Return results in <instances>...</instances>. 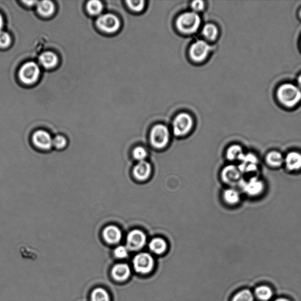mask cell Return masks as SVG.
Wrapping results in <instances>:
<instances>
[{
	"mask_svg": "<svg viewBox=\"0 0 301 301\" xmlns=\"http://www.w3.org/2000/svg\"><path fill=\"white\" fill-rule=\"evenodd\" d=\"M201 18L196 12H187L181 14L177 21V27L183 33L190 34L196 32L200 27Z\"/></svg>",
	"mask_w": 301,
	"mask_h": 301,
	"instance_id": "1",
	"label": "cell"
},
{
	"mask_svg": "<svg viewBox=\"0 0 301 301\" xmlns=\"http://www.w3.org/2000/svg\"><path fill=\"white\" fill-rule=\"evenodd\" d=\"M278 99L285 105L293 106L301 99V91L293 84H284L278 91Z\"/></svg>",
	"mask_w": 301,
	"mask_h": 301,
	"instance_id": "2",
	"label": "cell"
},
{
	"mask_svg": "<svg viewBox=\"0 0 301 301\" xmlns=\"http://www.w3.org/2000/svg\"><path fill=\"white\" fill-rule=\"evenodd\" d=\"M150 140L155 148L166 147L169 141V131L166 126L162 124L154 126L151 131Z\"/></svg>",
	"mask_w": 301,
	"mask_h": 301,
	"instance_id": "3",
	"label": "cell"
},
{
	"mask_svg": "<svg viewBox=\"0 0 301 301\" xmlns=\"http://www.w3.org/2000/svg\"><path fill=\"white\" fill-rule=\"evenodd\" d=\"M40 74V70L38 65L34 62H28L21 67L19 76L22 83L31 85L37 82Z\"/></svg>",
	"mask_w": 301,
	"mask_h": 301,
	"instance_id": "4",
	"label": "cell"
},
{
	"mask_svg": "<svg viewBox=\"0 0 301 301\" xmlns=\"http://www.w3.org/2000/svg\"><path fill=\"white\" fill-rule=\"evenodd\" d=\"M193 124L192 116L186 113H181L175 118L173 122L174 134L178 137L186 135L192 129Z\"/></svg>",
	"mask_w": 301,
	"mask_h": 301,
	"instance_id": "5",
	"label": "cell"
},
{
	"mask_svg": "<svg viewBox=\"0 0 301 301\" xmlns=\"http://www.w3.org/2000/svg\"><path fill=\"white\" fill-rule=\"evenodd\" d=\"M97 25L103 32L114 33L120 27V21L115 15L106 14L100 16L97 19Z\"/></svg>",
	"mask_w": 301,
	"mask_h": 301,
	"instance_id": "6",
	"label": "cell"
},
{
	"mask_svg": "<svg viewBox=\"0 0 301 301\" xmlns=\"http://www.w3.org/2000/svg\"><path fill=\"white\" fill-rule=\"evenodd\" d=\"M32 141L34 146L41 151H48L53 148V138L44 130L35 131L32 135Z\"/></svg>",
	"mask_w": 301,
	"mask_h": 301,
	"instance_id": "7",
	"label": "cell"
},
{
	"mask_svg": "<svg viewBox=\"0 0 301 301\" xmlns=\"http://www.w3.org/2000/svg\"><path fill=\"white\" fill-rule=\"evenodd\" d=\"M134 269L138 273L146 274L153 270L154 261L151 255L148 253H140L133 260Z\"/></svg>",
	"mask_w": 301,
	"mask_h": 301,
	"instance_id": "8",
	"label": "cell"
},
{
	"mask_svg": "<svg viewBox=\"0 0 301 301\" xmlns=\"http://www.w3.org/2000/svg\"><path fill=\"white\" fill-rule=\"evenodd\" d=\"M211 47L205 41L199 40L194 43L190 50L191 58L196 62H202L209 54Z\"/></svg>",
	"mask_w": 301,
	"mask_h": 301,
	"instance_id": "9",
	"label": "cell"
},
{
	"mask_svg": "<svg viewBox=\"0 0 301 301\" xmlns=\"http://www.w3.org/2000/svg\"><path fill=\"white\" fill-rule=\"evenodd\" d=\"M146 242V236L144 233L135 229L129 233L127 238V248L131 251L140 250Z\"/></svg>",
	"mask_w": 301,
	"mask_h": 301,
	"instance_id": "10",
	"label": "cell"
},
{
	"mask_svg": "<svg viewBox=\"0 0 301 301\" xmlns=\"http://www.w3.org/2000/svg\"><path fill=\"white\" fill-rule=\"evenodd\" d=\"M244 192L251 196H257L263 192L264 184L256 177L252 178L248 181L241 180L239 183Z\"/></svg>",
	"mask_w": 301,
	"mask_h": 301,
	"instance_id": "11",
	"label": "cell"
},
{
	"mask_svg": "<svg viewBox=\"0 0 301 301\" xmlns=\"http://www.w3.org/2000/svg\"><path fill=\"white\" fill-rule=\"evenodd\" d=\"M102 238L106 243L114 245L119 243L122 238L120 229L115 225H108L103 228L102 232Z\"/></svg>",
	"mask_w": 301,
	"mask_h": 301,
	"instance_id": "12",
	"label": "cell"
},
{
	"mask_svg": "<svg viewBox=\"0 0 301 301\" xmlns=\"http://www.w3.org/2000/svg\"><path fill=\"white\" fill-rule=\"evenodd\" d=\"M241 173L239 168L234 166H229L222 171V179L225 183L230 185L239 184L241 181Z\"/></svg>",
	"mask_w": 301,
	"mask_h": 301,
	"instance_id": "13",
	"label": "cell"
},
{
	"mask_svg": "<svg viewBox=\"0 0 301 301\" xmlns=\"http://www.w3.org/2000/svg\"><path fill=\"white\" fill-rule=\"evenodd\" d=\"M284 163L288 170L297 171L301 170V153L298 151H291L284 158Z\"/></svg>",
	"mask_w": 301,
	"mask_h": 301,
	"instance_id": "14",
	"label": "cell"
},
{
	"mask_svg": "<svg viewBox=\"0 0 301 301\" xmlns=\"http://www.w3.org/2000/svg\"><path fill=\"white\" fill-rule=\"evenodd\" d=\"M130 274V269L128 265L125 264L115 265L111 270V276L117 281H124L128 279Z\"/></svg>",
	"mask_w": 301,
	"mask_h": 301,
	"instance_id": "15",
	"label": "cell"
},
{
	"mask_svg": "<svg viewBox=\"0 0 301 301\" xmlns=\"http://www.w3.org/2000/svg\"><path fill=\"white\" fill-rule=\"evenodd\" d=\"M151 167L150 163L145 161H140L136 165L133 170V174L136 179L140 181L147 180L150 176Z\"/></svg>",
	"mask_w": 301,
	"mask_h": 301,
	"instance_id": "16",
	"label": "cell"
},
{
	"mask_svg": "<svg viewBox=\"0 0 301 301\" xmlns=\"http://www.w3.org/2000/svg\"><path fill=\"white\" fill-rule=\"evenodd\" d=\"M40 63L47 69H51L56 66L58 63V57L52 52H45L39 58Z\"/></svg>",
	"mask_w": 301,
	"mask_h": 301,
	"instance_id": "17",
	"label": "cell"
},
{
	"mask_svg": "<svg viewBox=\"0 0 301 301\" xmlns=\"http://www.w3.org/2000/svg\"><path fill=\"white\" fill-rule=\"evenodd\" d=\"M266 163L268 166L273 167H280L284 163V158L279 152L272 151L267 155Z\"/></svg>",
	"mask_w": 301,
	"mask_h": 301,
	"instance_id": "18",
	"label": "cell"
},
{
	"mask_svg": "<svg viewBox=\"0 0 301 301\" xmlns=\"http://www.w3.org/2000/svg\"><path fill=\"white\" fill-rule=\"evenodd\" d=\"M91 301H111V297L104 288L97 287L91 294Z\"/></svg>",
	"mask_w": 301,
	"mask_h": 301,
	"instance_id": "19",
	"label": "cell"
},
{
	"mask_svg": "<svg viewBox=\"0 0 301 301\" xmlns=\"http://www.w3.org/2000/svg\"><path fill=\"white\" fill-rule=\"evenodd\" d=\"M37 11L44 17H48L54 12V5L50 1H42L38 2L37 4Z\"/></svg>",
	"mask_w": 301,
	"mask_h": 301,
	"instance_id": "20",
	"label": "cell"
},
{
	"mask_svg": "<svg viewBox=\"0 0 301 301\" xmlns=\"http://www.w3.org/2000/svg\"><path fill=\"white\" fill-rule=\"evenodd\" d=\"M150 250L157 254H161L166 251L167 248L166 242L164 239L156 238L153 239L149 245Z\"/></svg>",
	"mask_w": 301,
	"mask_h": 301,
	"instance_id": "21",
	"label": "cell"
},
{
	"mask_svg": "<svg viewBox=\"0 0 301 301\" xmlns=\"http://www.w3.org/2000/svg\"><path fill=\"white\" fill-rule=\"evenodd\" d=\"M244 154L242 148L239 145H232L228 149L227 152H226V157H227L228 160L231 161H235V160L241 161Z\"/></svg>",
	"mask_w": 301,
	"mask_h": 301,
	"instance_id": "22",
	"label": "cell"
},
{
	"mask_svg": "<svg viewBox=\"0 0 301 301\" xmlns=\"http://www.w3.org/2000/svg\"><path fill=\"white\" fill-rule=\"evenodd\" d=\"M224 199L229 204H236L239 201L240 196L237 191L234 189H228L224 193Z\"/></svg>",
	"mask_w": 301,
	"mask_h": 301,
	"instance_id": "23",
	"label": "cell"
},
{
	"mask_svg": "<svg viewBox=\"0 0 301 301\" xmlns=\"http://www.w3.org/2000/svg\"><path fill=\"white\" fill-rule=\"evenodd\" d=\"M202 34L208 40H214L218 36V28L215 25L212 24H206L203 28Z\"/></svg>",
	"mask_w": 301,
	"mask_h": 301,
	"instance_id": "24",
	"label": "cell"
},
{
	"mask_svg": "<svg viewBox=\"0 0 301 301\" xmlns=\"http://www.w3.org/2000/svg\"><path fill=\"white\" fill-rule=\"evenodd\" d=\"M255 295L259 299L266 301L271 299L273 296V291L269 287L266 286L259 287L255 290Z\"/></svg>",
	"mask_w": 301,
	"mask_h": 301,
	"instance_id": "25",
	"label": "cell"
},
{
	"mask_svg": "<svg viewBox=\"0 0 301 301\" xmlns=\"http://www.w3.org/2000/svg\"><path fill=\"white\" fill-rule=\"evenodd\" d=\"M87 9L91 15H98L102 11V4L101 2L100 1L92 0L87 4Z\"/></svg>",
	"mask_w": 301,
	"mask_h": 301,
	"instance_id": "26",
	"label": "cell"
},
{
	"mask_svg": "<svg viewBox=\"0 0 301 301\" xmlns=\"http://www.w3.org/2000/svg\"><path fill=\"white\" fill-rule=\"evenodd\" d=\"M68 141L63 135H58L53 138V147L58 150H64L67 147Z\"/></svg>",
	"mask_w": 301,
	"mask_h": 301,
	"instance_id": "27",
	"label": "cell"
},
{
	"mask_svg": "<svg viewBox=\"0 0 301 301\" xmlns=\"http://www.w3.org/2000/svg\"><path fill=\"white\" fill-rule=\"evenodd\" d=\"M232 301H254V297L251 291L245 290L236 294Z\"/></svg>",
	"mask_w": 301,
	"mask_h": 301,
	"instance_id": "28",
	"label": "cell"
},
{
	"mask_svg": "<svg viewBox=\"0 0 301 301\" xmlns=\"http://www.w3.org/2000/svg\"><path fill=\"white\" fill-rule=\"evenodd\" d=\"M147 156V152L145 149L142 147H136L133 151V157L135 160L142 161H144Z\"/></svg>",
	"mask_w": 301,
	"mask_h": 301,
	"instance_id": "29",
	"label": "cell"
},
{
	"mask_svg": "<svg viewBox=\"0 0 301 301\" xmlns=\"http://www.w3.org/2000/svg\"><path fill=\"white\" fill-rule=\"evenodd\" d=\"M127 4L129 8L135 12H140L143 9L145 6V1H127Z\"/></svg>",
	"mask_w": 301,
	"mask_h": 301,
	"instance_id": "30",
	"label": "cell"
},
{
	"mask_svg": "<svg viewBox=\"0 0 301 301\" xmlns=\"http://www.w3.org/2000/svg\"><path fill=\"white\" fill-rule=\"evenodd\" d=\"M11 38L7 32L0 31V47L6 48L11 44Z\"/></svg>",
	"mask_w": 301,
	"mask_h": 301,
	"instance_id": "31",
	"label": "cell"
},
{
	"mask_svg": "<svg viewBox=\"0 0 301 301\" xmlns=\"http://www.w3.org/2000/svg\"><path fill=\"white\" fill-rule=\"evenodd\" d=\"M114 255L116 258L119 259L127 257L128 255V248L124 246H118L115 249Z\"/></svg>",
	"mask_w": 301,
	"mask_h": 301,
	"instance_id": "32",
	"label": "cell"
},
{
	"mask_svg": "<svg viewBox=\"0 0 301 301\" xmlns=\"http://www.w3.org/2000/svg\"><path fill=\"white\" fill-rule=\"evenodd\" d=\"M192 6L194 11H201L204 8V2L202 1H194L192 2Z\"/></svg>",
	"mask_w": 301,
	"mask_h": 301,
	"instance_id": "33",
	"label": "cell"
},
{
	"mask_svg": "<svg viewBox=\"0 0 301 301\" xmlns=\"http://www.w3.org/2000/svg\"><path fill=\"white\" fill-rule=\"evenodd\" d=\"M3 26V19L1 14H0V31H1V29Z\"/></svg>",
	"mask_w": 301,
	"mask_h": 301,
	"instance_id": "34",
	"label": "cell"
},
{
	"mask_svg": "<svg viewBox=\"0 0 301 301\" xmlns=\"http://www.w3.org/2000/svg\"><path fill=\"white\" fill-rule=\"evenodd\" d=\"M24 2L25 3V4L26 5H33L32 4H34V3H36V2H38L34 1H24Z\"/></svg>",
	"mask_w": 301,
	"mask_h": 301,
	"instance_id": "35",
	"label": "cell"
},
{
	"mask_svg": "<svg viewBox=\"0 0 301 301\" xmlns=\"http://www.w3.org/2000/svg\"><path fill=\"white\" fill-rule=\"evenodd\" d=\"M275 301H290L287 299H277V300Z\"/></svg>",
	"mask_w": 301,
	"mask_h": 301,
	"instance_id": "36",
	"label": "cell"
},
{
	"mask_svg": "<svg viewBox=\"0 0 301 301\" xmlns=\"http://www.w3.org/2000/svg\"><path fill=\"white\" fill-rule=\"evenodd\" d=\"M299 84H300V86H301V76L299 77Z\"/></svg>",
	"mask_w": 301,
	"mask_h": 301,
	"instance_id": "37",
	"label": "cell"
},
{
	"mask_svg": "<svg viewBox=\"0 0 301 301\" xmlns=\"http://www.w3.org/2000/svg\"><path fill=\"white\" fill-rule=\"evenodd\" d=\"M300 15H301V12H300Z\"/></svg>",
	"mask_w": 301,
	"mask_h": 301,
	"instance_id": "38",
	"label": "cell"
}]
</instances>
